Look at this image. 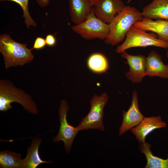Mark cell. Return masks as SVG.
I'll return each instance as SVG.
<instances>
[{
  "instance_id": "cell-17",
  "label": "cell",
  "mask_w": 168,
  "mask_h": 168,
  "mask_svg": "<svg viewBox=\"0 0 168 168\" xmlns=\"http://www.w3.org/2000/svg\"><path fill=\"white\" fill-rule=\"evenodd\" d=\"M150 144L148 143H139V149L145 155L147 161L145 168H168V157L164 159L154 156Z\"/></svg>"
},
{
  "instance_id": "cell-4",
  "label": "cell",
  "mask_w": 168,
  "mask_h": 168,
  "mask_svg": "<svg viewBox=\"0 0 168 168\" xmlns=\"http://www.w3.org/2000/svg\"><path fill=\"white\" fill-rule=\"evenodd\" d=\"M154 46L168 49V42L161 40L155 33L133 26L127 33L123 43L119 45L115 51L121 53L126 50L133 47Z\"/></svg>"
},
{
  "instance_id": "cell-7",
  "label": "cell",
  "mask_w": 168,
  "mask_h": 168,
  "mask_svg": "<svg viewBox=\"0 0 168 168\" xmlns=\"http://www.w3.org/2000/svg\"><path fill=\"white\" fill-rule=\"evenodd\" d=\"M69 110L67 101L62 100L58 110L60 121L59 131L57 135L53 138L54 142L63 141L65 149L68 154L70 152L75 138L79 132L77 127L73 126L67 121V116Z\"/></svg>"
},
{
  "instance_id": "cell-6",
  "label": "cell",
  "mask_w": 168,
  "mask_h": 168,
  "mask_svg": "<svg viewBox=\"0 0 168 168\" xmlns=\"http://www.w3.org/2000/svg\"><path fill=\"white\" fill-rule=\"evenodd\" d=\"M73 31L86 40L98 39L105 40L110 31L109 24L97 17L92 10L85 20L80 24L71 27Z\"/></svg>"
},
{
  "instance_id": "cell-24",
  "label": "cell",
  "mask_w": 168,
  "mask_h": 168,
  "mask_svg": "<svg viewBox=\"0 0 168 168\" xmlns=\"http://www.w3.org/2000/svg\"><path fill=\"white\" fill-rule=\"evenodd\" d=\"M91 2L94 5L100 0H88Z\"/></svg>"
},
{
  "instance_id": "cell-8",
  "label": "cell",
  "mask_w": 168,
  "mask_h": 168,
  "mask_svg": "<svg viewBox=\"0 0 168 168\" xmlns=\"http://www.w3.org/2000/svg\"><path fill=\"white\" fill-rule=\"evenodd\" d=\"M129 65V70L125 73L127 78L133 83H139L146 75V57L142 54L132 55L125 51L121 53Z\"/></svg>"
},
{
  "instance_id": "cell-22",
  "label": "cell",
  "mask_w": 168,
  "mask_h": 168,
  "mask_svg": "<svg viewBox=\"0 0 168 168\" xmlns=\"http://www.w3.org/2000/svg\"><path fill=\"white\" fill-rule=\"evenodd\" d=\"M46 45L49 47H53L55 45L56 40L55 36L52 34L48 35L45 38Z\"/></svg>"
},
{
  "instance_id": "cell-13",
  "label": "cell",
  "mask_w": 168,
  "mask_h": 168,
  "mask_svg": "<svg viewBox=\"0 0 168 168\" xmlns=\"http://www.w3.org/2000/svg\"><path fill=\"white\" fill-rule=\"evenodd\" d=\"M71 20L75 25L84 21L91 12L94 5L88 0H68Z\"/></svg>"
},
{
  "instance_id": "cell-14",
  "label": "cell",
  "mask_w": 168,
  "mask_h": 168,
  "mask_svg": "<svg viewBox=\"0 0 168 168\" xmlns=\"http://www.w3.org/2000/svg\"><path fill=\"white\" fill-rule=\"evenodd\" d=\"M146 75L168 78V65L164 64L161 56L154 51L146 57Z\"/></svg>"
},
{
  "instance_id": "cell-19",
  "label": "cell",
  "mask_w": 168,
  "mask_h": 168,
  "mask_svg": "<svg viewBox=\"0 0 168 168\" xmlns=\"http://www.w3.org/2000/svg\"><path fill=\"white\" fill-rule=\"evenodd\" d=\"M88 68L97 73L106 72L108 68V63L106 57L102 54L95 53L91 54L87 62Z\"/></svg>"
},
{
  "instance_id": "cell-10",
  "label": "cell",
  "mask_w": 168,
  "mask_h": 168,
  "mask_svg": "<svg viewBox=\"0 0 168 168\" xmlns=\"http://www.w3.org/2000/svg\"><path fill=\"white\" fill-rule=\"evenodd\" d=\"M122 113L123 118L119 128V136L123 135L128 130L137 126L144 117L139 109L138 95L136 91L133 93L131 104L128 110H123Z\"/></svg>"
},
{
  "instance_id": "cell-18",
  "label": "cell",
  "mask_w": 168,
  "mask_h": 168,
  "mask_svg": "<svg viewBox=\"0 0 168 168\" xmlns=\"http://www.w3.org/2000/svg\"><path fill=\"white\" fill-rule=\"evenodd\" d=\"M22 161L21 154L8 150L0 152L1 168H21Z\"/></svg>"
},
{
  "instance_id": "cell-15",
  "label": "cell",
  "mask_w": 168,
  "mask_h": 168,
  "mask_svg": "<svg viewBox=\"0 0 168 168\" xmlns=\"http://www.w3.org/2000/svg\"><path fill=\"white\" fill-rule=\"evenodd\" d=\"M143 17L168 21V0H153L142 9Z\"/></svg>"
},
{
  "instance_id": "cell-11",
  "label": "cell",
  "mask_w": 168,
  "mask_h": 168,
  "mask_svg": "<svg viewBox=\"0 0 168 168\" xmlns=\"http://www.w3.org/2000/svg\"><path fill=\"white\" fill-rule=\"evenodd\" d=\"M166 126V124L162 120L160 115L144 117L137 126L130 130L139 143H144L146 136L153 130Z\"/></svg>"
},
{
  "instance_id": "cell-25",
  "label": "cell",
  "mask_w": 168,
  "mask_h": 168,
  "mask_svg": "<svg viewBox=\"0 0 168 168\" xmlns=\"http://www.w3.org/2000/svg\"><path fill=\"white\" fill-rule=\"evenodd\" d=\"M167 54H168V52H167Z\"/></svg>"
},
{
  "instance_id": "cell-5",
  "label": "cell",
  "mask_w": 168,
  "mask_h": 168,
  "mask_svg": "<svg viewBox=\"0 0 168 168\" xmlns=\"http://www.w3.org/2000/svg\"><path fill=\"white\" fill-rule=\"evenodd\" d=\"M109 99L106 93L100 96L95 94L90 100L91 108L88 114L82 119L77 126L79 131L90 129H99L103 131L105 129L103 118L104 107Z\"/></svg>"
},
{
  "instance_id": "cell-2",
  "label": "cell",
  "mask_w": 168,
  "mask_h": 168,
  "mask_svg": "<svg viewBox=\"0 0 168 168\" xmlns=\"http://www.w3.org/2000/svg\"><path fill=\"white\" fill-rule=\"evenodd\" d=\"M27 46L26 44L16 42L9 35H0V52L3 56L6 69L12 67L23 66L32 61L34 55Z\"/></svg>"
},
{
  "instance_id": "cell-23",
  "label": "cell",
  "mask_w": 168,
  "mask_h": 168,
  "mask_svg": "<svg viewBox=\"0 0 168 168\" xmlns=\"http://www.w3.org/2000/svg\"><path fill=\"white\" fill-rule=\"evenodd\" d=\"M36 2L41 7L46 6L49 3V0H36Z\"/></svg>"
},
{
  "instance_id": "cell-12",
  "label": "cell",
  "mask_w": 168,
  "mask_h": 168,
  "mask_svg": "<svg viewBox=\"0 0 168 168\" xmlns=\"http://www.w3.org/2000/svg\"><path fill=\"white\" fill-rule=\"evenodd\" d=\"M134 27L151 31L156 34L158 39L168 42V21L157 19L155 21L143 17L133 25Z\"/></svg>"
},
{
  "instance_id": "cell-1",
  "label": "cell",
  "mask_w": 168,
  "mask_h": 168,
  "mask_svg": "<svg viewBox=\"0 0 168 168\" xmlns=\"http://www.w3.org/2000/svg\"><path fill=\"white\" fill-rule=\"evenodd\" d=\"M142 17L141 12L136 8L126 6L109 24L110 32L105 42L114 46L123 41L131 28Z\"/></svg>"
},
{
  "instance_id": "cell-21",
  "label": "cell",
  "mask_w": 168,
  "mask_h": 168,
  "mask_svg": "<svg viewBox=\"0 0 168 168\" xmlns=\"http://www.w3.org/2000/svg\"><path fill=\"white\" fill-rule=\"evenodd\" d=\"M46 45L45 39L42 37H37L35 41L33 47L31 49L32 50L33 49L40 50L44 48Z\"/></svg>"
},
{
  "instance_id": "cell-9",
  "label": "cell",
  "mask_w": 168,
  "mask_h": 168,
  "mask_svg": "<svg viewBox=\"0 0 168 168\" xmlns=\"http://www.w3.org/2000/svg\"><path fill=\"white\" fill-rule=\"evenodd\" d=\"M126 6L121 0H100L94 5L93 11L97 17L109 24L116 14L122 11Z\"/></svg>"
},
{
  "instance_id": "cell-20",
  "label": "cell",
  "mask_w": 168,
  "mask_h": 168,
  "mask_svg": "<svg viewBox=\"0 0 168 168\" xmlns=\"http://www.w3.org/2000/svg\"><path fill=\"white\" fill-rule=\"evenodd\" d=\"M1 1H9L15 2L18 4L23 11V17L25 19L26 26L29 28L30 26L35 27L36 24L30 15L28 8L29 0H0Z\"/></svg>"
},
{
  "instance_id": "cell-3",
  "label": "cell",
  "mask_w": 168,
  "mask_h": 168,
  "mask_svg": "<svg viewBox=\"0 0 168 168\" xmlns=\"http://www.w3.org/2000/svg\"><path fill=\"white\" fill-rule=\"evenodd\" d=\"M16 102L21 104L27 112L32 114L38 113L35 102L31 96L16 87L9 81H0V110L6 111L12 108L11 104Z\"/></svg>"
},
{
  "instance_id": "cell-16",
  "label": "cell",
  "mask_w": 168,
  "mask_h": 168,
  "mask_svg": "<svg viewBox=\"0 0 168 168\" xmlns=\"http://www.w3.org/2000/svg\"><path fill=\"white\" fill-rule=\"evenodd\" d=\"M41 141V138L33 139L28 148L26 157L22 159L21 168H36L42 163H52L51 161L42 160L40 157L38 150Z\"/></svg>"
}]
</instances>
